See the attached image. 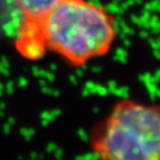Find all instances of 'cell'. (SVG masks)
<instances>
[{
	"label": "cell",
	"mask_w": 160,
	"mask_h": 160,
	"mask_svg": "<svg viewBox=\"0 0 160 160\" xmlns=\"http://www.w3.org/2000/svg\"><path fill=\"white\" fill-rule=\"evenodd\" d=\"M41 26L47 50L74 68L108 54L118 36L114 16L89 0H59Z\"/></svg>",
	"instance_id": "1"
},
{
	"label": "cell",
	"mask_w": 160,
	"mask_h": 160,
	"mask_svg": "<svg viewBox=\"0 0 160 160\" xmlns=\"http://www.w3.org/2000/svg\"><path fill=\"white\" fill-rule=\"evenodd\" d=\"M91 150L104 160H160V104L130 98L114 102L92 128Z\"/></svg>",
	"instance_id": "2"
},
{
	"label": "cell",
	"mask_w": 160,
	"mask_h": 160,
	"mask_svg": "<svg viewBox=\"0 0 160 160\" xmlns=\"http://www.w3.org/2000/svg\"><path fill=\"white\" fill-rule=\"evenodd\" d=\"M16 1L19 5V12L21 15L20 22L32 20L41 23L44 16L59 0H16Z\"/></svg>",
	"instance_id": "3"
}]
</instances>
